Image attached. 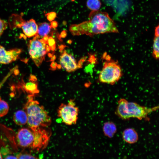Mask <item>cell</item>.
<instances>
[{
    "label": "cell",
    "instance_id": "6da1fadb",
    "mask_svg": "<svg viewBox=\"0 0 159 159\" xmlns=\"http://www.w3.org/2000/svg\"><path fill=\"white\" fill-rule=\"evenodd\" d=\"M89 20L69 26V30L74 36L85 34L90 37L105 33L119 32L113 20L108 13L98 10L92 11Z\"/></svg>",
    "mask_w": 159,
    "mask_h": 159
},
{
    "label": "cell",
    "instance_id": "7a4b0ae2",
    "mask_svg": "<svg viewBox=\"0 0 159 159\" xmlns=\"http://www.w3.org/2000/svg\"><path fill=\"white\" fill-rule=\"evenodd\" d=\"M33 97L28 95V101L24 107L27 115V124L31 128L47 127L52 123L51 118L44 107L34 100Z\"/></svg>",
    "mask_w": 159,
    "mask_h": 159
},
{
    "label": "cell",
    "instance_id": "3957f363",
    "mask_svg": "<svg viewBox=\"0 0 159 159\" xmlns=\"http://www.w3.org/2000/svg\"><path fill=\"white\" fill-rule=\"evenodd\" d=\"M159 106L152 107L142 106L137 103L128 101L121 98L118 101V105L115 114L123 120L130 118H136L139 120L143 119L148 120L149 114L158 109Z\"/></svg>",
    "mask_w": 159,
    "mask_h": 159
},
{
    "label": "cell",
    "instance_id": "277c9868",
    "mask_svg": "<svg viewBox=\"0 0 159 159\" xmlns=\"http://www.w3.org/2000/svg\"><path fill=\"white\" fill-rule=\"evenodd\" d=\"M49 37L47 35L40 38L36 34L29 42V53L30 57L37 67L41 65L47 53L51 50L48 43Z\"/></svg>",
    "mask_w": 159,
    "mask_h": 159
},
{
    "label": "cell",
    "instance_id": "5b68a950",
    "mask_svg": "<svg viewBox=\"0 0 159 159\" xmlns=\"http://www.w3.org/2000/svg\"><path fill=\"white\" fill-rule=\"evenodd\" d=\"M103 58L106 59L99 77L100 81L103 83L113 85L121 77L122 71L118 62L111 59L109 56Z\"/></svg>",
    "mask_w": 159,
    "mask_h": 159
},
{
    "label": "cell",
    "instance_id": "8992f818",
    "mask_svg": "<svg viewBox=\"0 0 159 159\" xmlns=\"http://www.w3.org/2000/svg\"><path fill=\"white\" fill-rule=\"evenodd\" d=\"M79 111L74 100L70 99L67 104L62 103L59 106L57 111V116L66 125H75L78 119Z\"/></svg>",
    "mask_w": 159,
    "mask_h": 159
},
{
    "label": "cell",
    "instance_id": "52a82bcc",
    "mask_svg": "<svg viewBox=\"0 0 159 159\" xmlns=\"http://www.w3.org/2000/svg\"><path fill=\"white\" fill-rule=\"evenodd\" d=\"M42 127L30 128L34 132V137L31 149L39 152L44 149L47 145L51 136V131Z\"/></svg>",
    "mask_w": 159,
    "mask_h": 159
},
{
    "label": "cell",
    "instance_id": "ba28073f",
    "mask_svg": "<svg viewBox=\"0 0 159 159\" xmlns=\"http://www.w3.org/2000/svg\"><path fill=\"white\" fill-rule=\"evenodd\" d=\"M33 130L29 127L21 128L18 130L16 136L18 145L23 148L31 149L34 140Z\"/></svg>",
    "mask_w": 159,
    "mask_h": 159
},
{
    "label": "cell",
    "instance_id": "9c48e42d",
    "mask_svg": "<svg viewBox=\"0 0 159 159\" xmlns=\"http://www.w3.org/2000/svg\"><path fill=\"white\" fill-rule=\"evenodd\" d=\"M19 20H17L18 22H16V26L21 28L22 31L25 37L30 38L34 37L37 33L38 25L35 20L31 19L26 21L21 20L19 18Z\"/></svg>",
    "mask_w": 159,
    "mask_h": 159
},
{
    "label": "cell",
    "instance_id": "30bf717a",
    "mask_svg": "<svg viewBox=\"0 0 159 159\" xmlns=\"http://www.w3.org/2000/svg\"><path fill=\"white\" fill-rule=\"evenodd\" d=\"M22 52V49L14 48L6 50L0 45V64H7L17 59Z\"/></svg>",
    "mask_w": 159,
    "mask_h": 159
},
{
    "label": "cell",
    "instance_id": "8fae6325",
    "mask_svg": "<svg viewBox=\"0 0 159 159\" xmlns=\"http://www.w3.org/2000/svg\"><path fill=\"white\" fill-rule=\"evenodd\" d=\"M60 65L67 72L74 71L78 68V65L74 57L64 50L59 58Z\"/></svg>",
    "mask_w": 159,
    "mask_h": 159
},
{
    "label": "cell",
    "instance_id": "7c38bea8",
    "mask_svg": "<svg viewBox=\"0 0 159 159\" xmlns=\"http://www.w3.org/2000/svg\"><path fill=\"white\" fill-rule=\"evenodd\" d=\"M37 80L36 77L32 75L30 77L29 80L23 84V88L28 95L34 96L39 93Z\"/></svg>",
    "mask_w": 159,
    "mask_h": 159
},
{
    "label": "cell",
    "instance_id": "4fadbf2b",
    "mask_svg": "<svg viewBox=\"0 0 159 159\" xmlns=\"http://www.w3.org/2000/svg\"><path fill=\"white\" fill-rule=\"evenodd\" d=\"M122 137L125 142L130 144L136 143L138 139V136L137 132L132 128L125 129L122 132Z\"/></svg>",
    "mask_w": 159,
    "mask_h": 159
},
{
    "label": "cell",
    "instance_id": "5bb4252c",
    "mask_svg": "<svg viewBox=\"0 0 159 159\" xmlns=\"http://www.w3.org/2000/svg\"><path fill=\"white\" fill-rule=\"evenodd\" d=\"M13 120L15 123L17 125H24L27 123V114L24 110H17L14 114Z\"/></svg>",
    "mask_w": 159,
    "mask_h": 159
},
{
    "label": "cell",
    "instance_id": "9a60e30c",
    "mask_svg": "<svg viewBox=\"0 0 159 159\" xmlns=\"http://www.w3.org/2000/svg\"><path fill=\"white\" fill-rule=\"evenodd\" d=\"M104 135L109 138H112L116 133L117 128L115 124L111 121L105 122L103 127Z\"/></svg>",
    "mask_w": 159,
    "mask_h": 159
},
{
    "label": "cell",
    "instance_id": "2e32d148",
    "mask_svg": "<svg viewBox=\"0 0 159 159\" xmlns=\"http://www.w3.org/2000/svg\"><path fill=\"white\" fill-rule=\"evenodd\" d=\"M51 27L46 22L41 23L38 26L37 34L40 38L47 35L50 32Z\"/></svg>",
    "mask_w": 159,
    "mask_h": 159
},
{
    "label": "cell",
    "instance_id": "e0dca14e",
    "mask_svg": "<svg viewBox=\"0 0 159 159\" xmlns=\"http://www.w3.org/2000/svg\"><path fill=\"white\" fill-rule=\"evenodd\" d=\"M87 5L92 11H97L100 8L101 3L100 0H87Z\"/></svg>",
    "mask_w": 159,
    "mask_h": 159
},
{
    "label": "cell",
    "instance_id": "ac0fdd59",
    "mask_svg": "<svg viewBox=\"0 0 159 159\" xmlns=\"http://www.w3.org/2000/svg\"><path fill=\"white\" fill-rule=\"evenodd\" d=\"M159 36H155L154 39L153 44L152 55L153 57L157 59H158L159 58Z\"/></svg>",
    "mask_w": 159,
    "mask_h": 159
},
{
    "label": "cell",
    "instance_id": "d6986e66",
    "mask_svg": "<svg viewBox=\"0 0 159 159\" xmlns=\"http://www.w3.org/2000/svg\"><path fill=\"white\" fill-rule=\"evenodd\" d=\"M9 106L5 101L0 100V117H2L7 114L9 110Z\"/></svg>",
    "mask_w": 159,
    "mask_h": 159
},
{
    "label": "cell",
    "instance_id": "ffe728a7",
    "mask_svg": "<svg viewBox=\"0 0 159 159\" xmlns=\"http://www.w3.org/2000/svg\"><path fill=\"white\" fill-rule=\"evenodd\" d=\"M17 159H37V158L26 153H20L16 155Z\"/></svg>",
    "mask_w": 159,
    "mask_h": 159
},
{
    "label": "cell",
    "instance_id": "44dd1931",
    "mask_svg": "<svg viewBox=\"0 0 159 159\" xmlns=\"http://www.w3.org/2000/svg\"><path fill=\"white\" fill-rule=\"evenodd\" d=\"M7 26L8 24L6 21L0 18V37L7 29Z\"/></svg>",
    "mask_w": 159,
    "mask_h": 159
},
{
    "label": "cell",
    "instance_id": "7402d4cb",
    "mask_svg": "<svg viewBox=\"0 0 159 159\" xmlns=\"http://www.w3.org/2000/svg\"><path fill=\"white\" fill-rule=\"evenodd\" d=\"M48 45L51 48L52 51H54L55 48V41L53 38L51 36H49L48 40Z\"/></svg>",
    "mask_w": 159,
    "mask_h": 159
},
{
    "label": "cell",
    "instance_id": "603a6c76",
    "mask_svg": "<svg viewBox=\"0 0 159 159\" xmlns=\"http://www.w3.org/2000/svg\"><path fill=\"white\" fill-rule=\"evenodd\" d=\"M47 19L49 21L54 20L56 16V14L54 12H51L46 14Z\"/></svg>",
    "mask_w": 159,
    "mask_h": 159
},
{
    "label": "cell",
    "instance_id": "cb8c5ba5",
    "mask_svg": "<svg viewBox=\"0 0 159 159\" xmlns=\"http://www.w3.org/2000/svg\"><path fill=\"white\" fill-rule=\"evenodd\" d=\"M159 26L158 25L157 26L155 30V36H159Z\"/></svg>",
    "mask_w": 159,
    "mask_h": 159
},
{
    "label": "cell",
    "instance_id": "d4e9b609",
    "mask_svg": "<svg viewBox=\"0 0 159 159\" xmlns=\"http://www.w3.org/2000/svg\"><path fill=\"white\" fill-rule=\"evenodd\" d=\"M4 158V159H17L16 156L11 155H7Z\"/></svg>",
    "mask_w": 159,
    "mask_h": 159
},
{
    "label": "cell",
    "instance_id": "484cf974",
    "mask_svg": "<svg viewBox=\"0 0 159 159\" xmlns=\"http://www.w3.org/2000/svg\"><path fill=\"white\" fill-rule=\"evenodd\" d=\"M50 26L51 27H52L53 28H55L58 26L57 23L56 21H52L51 23Z\"/></svg>",
    "mask_w": 159,
    "mask_h": 159
},
{
    "label": "cell",
    "instance_id": "4316f807",
    "mask_svg": "<svg viewBox=\"0 0 159 159\" xmlns=\"http://www.w3.org/2000/svg\"><path fill=\"white\" fill-rule=\"evenodd\" d=\"M57 65V64L56 63L53 62L52 63L51 67L52 69H55Z\"/></svg>",
    "mask_w": 159,
    "mask_h": 159
},
{
    "label": "cell",
    "instance_id": "83f0119b",
    "mask_svg": "<svg viewBox=\"0 0 159 159\" xmlns=\"http://www.w3.org/2000/svg\"><path fill=\"white\" fill-rule=\"evenodd\" d=\"M2 158H3L2 155L1 153V152H0V159H2Z\"/></svg>",
    "mask_w": 159,
    "mask_h": 159
}]
</instances>
